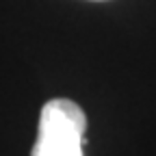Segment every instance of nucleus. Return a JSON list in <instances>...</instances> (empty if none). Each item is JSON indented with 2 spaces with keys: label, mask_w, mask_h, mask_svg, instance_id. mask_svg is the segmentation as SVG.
I'll list each match as a JSON object with an SVG mask.
<instances>
[{
  "label": "nucleus",
  "mask_w": 156,
  "mask_h": 156,
  "mask_svg": "<svg viewBox=\"0 0 156 156\" xmlns=\"http://www.w3.org/2000/svg\"><path fill=\"white\" fill-rule=\"evenodd\" d=\"M87 115L74 100L56 98L44 104L30 156H85Z\"/></svg>",
  "instance_id": "nucleus-1"
}]
</instances>
